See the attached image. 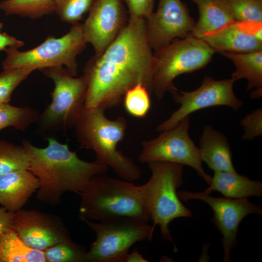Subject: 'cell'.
Segmentation results:
<instances>
[{
  "mask_svg": "<svg viewBox=\"0 0 262 262\" xmlns=\"http://www.w3.org/2000/svg\"><path fill=\"white\" fill-rule=\"evenodd\" d=\"M148 42L146 19L129 17L113 42L86 63L85 108H112L122 101L125 92L141 83L151 94L153 53Z\"/></svg>",
  "mask_w": 262,
  "mask_h": 262,
  "instance_id": "cell-1",
  "label": "cell"
},
{
  "mask_svg": "<svg viewBox=\"0 0 262 262\" xmlns=\"http://www.w3.org/2000/svg\"><path fill=\"white\" fill-rule=\"evenodd\" d=\"M47 140L48 144L44 148L38 147L27 140L22 142L29 157L28 170L38 180L37 197L45 203L58 205L62 195L67 192L79 194L92 177L106 173L109 169L96 161L81 159L66 144L53 137Z\"/></svg>",
  "mask_w": 262,
  "mask_h": 262,
  "instance_id": "cell-2",
  "label": "cell"
},
{
  "mask_svg": "<svg viewBox=\"0 0 262 262\" xmlns=\"http://www.w3.org/2000/svg\"><path fill=\"white\" fill-rule=\"evenodd\" d=\"M105 111L101 107L84 108L74 126L77 140L82 147L95 152V161L112 169L121 179L138 180L141 169L117 149L125 135L127 120L121 116L109 119Z\"/></svg>",
  "mask_w": 262,
  "mask_h": 262,
  "instance_id": "cell-3",
  "label": "cell"
},
{
  "mask_svg": "<svg viewBox=\"0 0 262 262\" xmlns=\"http://www.w3.org/2000/svg\"><path fill=\"white\" fill-rule=\"evenodd\" d=\"M81 197L79 218L103 221L121 217L149 221L137 185L106 173L92 177L79 194Z\"/></svg>",
  "mask_w": 262,
  "mask_h": 262,
  "instance_id": "cell-4",
  "label": "cell"
},
{
  "mask_svg": "<svg viewBox=\"0 0 262 262\" xmlns=\"http://www.w3.org/2000/svg\"><path fill=\"white\" fill-rule=\"evenodd\" d=\"M151 175L149 179L137 190L147 209L153 226H159L162 237L171 242L177 248L169 229L174 219L191 217V211L181 202L177 190L183 183V165L161 161L148 163Z\"/></svg>",
  "mask_w": 262,
  "mask_h": 262,
  "instance_id": "cell-5",
  "label": "cell"
},
{
  "mask_svg": "<svg viewBox=\"0 0 262 262\" xmlns=\"http://www.w3.org/2000/svg\"><path fill=\"white\" fill-rule=\"evenodd\" d=\"M54 82L51 101L39 114L37 132L44 135L65 132L74 126L84 108L87 81L83 74L76 77L63 66L41 70Z\"/></svg>",
  "mask_w": 262,
  "mask_h": 262,
  "instance_id": "cell-6",
  "label": "cell"
},
{
  "mask_svg": "<svg viewBox=\"0 0 262 262\" xmlns=\"http://www.w3.org/2000/svg\"><path fill=\"white\" fill-rule=\"evenodd\" d=\"M215 51L202 39L188 36L177 39L153 53L152 93L162 99L175 89L174 80L181 74L205 67Z\"/></svg>",
  "mask_w": 262,
  "mask_h": 262,
  "instance_id": "cell-7",
  "label": "cell"
},
{
  "mask_svg": "<svg viewBox=\"0 0 262 262\" xmlns=\"http://www.w3.org/2000/svg\"><path fill=\"white\" fill-rule=\"evenodd\" d=\"M82 23L73 24L63 36H49L37 47L24 51L9 47L4 51L6 57L2 62L3 69L27 68L41 70L58 66H66L70 75H78L77 56L86 47Z\"/></svg>",
  "mask_w": 262,
  "mask_h": 262,
  "instance_id": "cell-8",
  "label": "cell"
},
{
  "mask_svg": "<svg viewBox=\"0 0 262 262\" xmlns=\"http://www.w3.org/2000/svg\"><path fill=\"white\" fill-rule=\"evenodd\" d=\"M96 234L87 253V262H125L134 244L150 241L155 227L147 220L121 217L103 221L82 219Z\"/></svg>",
  "mask_w": 262,
  "mask_h": 262,
  "instance_id": "cell-9",
  "label": "cell"
},
{
  "mask_svg": "<svg viewBox=\"0 0 262 262\" xmlns=\"http://www.w3.org/2000/svg\"><path fill=\"white\" fill-rule=\"evenodd\" d=\"M189 116L176 126L161 132L157 137L141 142L138 161L142 164L161 161L186 165L192 167L209 184L212 177L203 168L199 148L190 138Z\"/></svg>",
  "mask_w": 262,
  "mask_h": 262,
  "instance_id": "cell-10",
  "label": "cell"
},
{
  "mask_svg": "<svg viewBox=\"0 0 262 262\" xmlns=\"http://www.w3.org/2000/svg\"><path fill=\"white\" fill-rule=\"evenodd\" d=\"M235 81L232 78L216 80L205 76L200 86L189 92L179 90L176 88L170 92L174 100L180 107L169 118L159 124L156 131L162 132L178 125L186 116L196 111L215 106H226L235 111L242 105L233 91Z\"/></svg>",
  "mask_w": 262,
  "mask_h": 262,
  "instance_id": "cell-11",
  "label": "cell"
},
{
  "mask_svg": "<svg viewBox=\"0 0 262 262\" xmlns=\"http://www.w3.org/2000/svg\"><path fill=\"white\" fill-rule=\"evenodd\" d=\"M181 200L195 199L204 201L213 212L212 221L223 236V262L231 261L230 253L237 244L239 226L247 215L261 214L262 208L247 198L233 199L211 196L203 191L192 192L182 190L178 192Z\"/></svg>",
  "mask_w": 262,
  "mask_h": 262,
  "instance_id": "cell-12",
  "label": "cell"
},
{
  "mask_svg": "<svg viewBox=\"0 0 262 262\" xmlns=\"http://www.w3.org/2000/svg\"><path fill=\"white\" fill-rule=\"evenodd\" d=\"M146 22L148 42L155 50L191 35L196 23L181 0H159Z\"/></svg>",
  "mask_w": 262,
  "mask_h": 262,
  "instance_id": "cell-13",
  "label": "cell"
},
{
  "mask_svg": "<svg viewBox=\"0 0 262 262\" xmlns=\"http://www.w3.org/2000/svg\"><path fill=\"white\" fill-rule=\"evenodd\" d=\"M128 21L122 0H93L82 27L85 40L93 47L95 54L104 51Z\"/></svg>",
  "mask_w": 262,
  "mask_h": 262,
  "instance_id": "cell-14",
  "label": "cell"
},
{
  "mask_svg": "<svg viewBox=\"0 0 262 262\" xmlns=\"http://www.w3.org/2000/svg\"><path fill=\"white\" fill-rule=\"evenodd\" d=\"M11 229L27 246L41 251L72 241L59 217L36 210L21 209L15 213Z\"/></svg>",
  "mask_w": 262,
  "mask_h": 262,
  "instance_id": "cell-15",
  "label": "cell"
},
{
  "mask_svg": "<svg viewBox=\"0 0 262 262\" xmlns=\"http://www.w3.org/2000/svg\"><path fill=\"white\" fill-rule=\"evenodd\" d=\"M39 185L38 179L29 170L0 176V206L11 212L19 211Z\"/></svg>",
  "mask_w": 262,
  "mask_h": 262,
  "instance_id": "cell-16",
  "label": "cell"
},
{
  "mask_svg": "<svg viewBox=\"0 0 262 262\" xmlns=\"http://www.w3.org/2000/svg\"><path fill=\"white\" fill-rule=\"evenodd\" d=\"M201 39L215 52H247L262 49V41L245 31L237 21L205 34Z\"/></svg>",
  "mask_w": 262,
  "mask_h": 262,
  "instance_id": "cell-17",
  "label": "cell"
},
{
  "mask_svg": "<svg viewBox=\"0 0 262 262\" xmlns=\"http://www.w3.org/2000/svg\"><path fill=\"white\" fill-rule=\"evenodd\" d=\"M199 149L202 161L214 172L236 171L226 137L210 125L203 128Z\"/></svg>",
  "mask_w": 262,
  "mask_h": 262,
  "instance_id": "cell-18",
  "label": "cell"
},
{
  "mask_svg": "<svg viewBox=\"0 0 262 262\" xmlns=\"http://www.w3.org/2000/svg\"><path fill=\"white\" fill-rule=\"evenodd\" d=\"M209 186L203 192L211 194L218 191L225 197L233 198H247L251 196L260 197L262 195V182L253 180L235 172L217 171Z\"/></svg>",
  "mask_w": 262,
  "mask_h": 262,
  "instance_id": "cell-19",
  "label": "cell"
},
{
  "mask_svg": "<svg viewBox=\"0 0 262 262\" xmlns=\"http://www.w3.org/2000/svg\"><path fill=\"white\" fill-rule=\"evenodd\" d=\"M197 6L199 18L191 35L202 38L235 19L226 0H191Z\"/></svg>",
  "mask_w": 262,
  "mask_h": 262,
  "instance_id": "cell-20",
  "label": "cell"
},
{
  "mask_svg": "<svg viewBox=\"0 0 262 262\" xmlns=\"http://www.w3.org/2000/svg\"><path fill=\"white\" fill-rule=\"evenodd\" d=\"M221 54L230 59L235 69L231 78L235 81L240 79L247 81L246 89L255 88L252 93V98L262 96V49L247 52H221Z\"/></svg>",
  "mask_w": 262,
  "mask_h": 262,
  "instance_id": "cell-21",
  "label": "cell"
},
{
  "mask_svg": "<svg viewBox=\"0 0 262 262\" xmlns=\"http://www.w3.org/2000/svg\"><path fill=\"white\" fill-rule=\"evenodd\" d=\"M0 262H46L43 251L33 248L12 229L0 234Z\"/></svg>",
  "mask_w": 262,
  "mask_h": 262,
  "instance_id": "cell-22",
  "label": "cell"
},
{
  "mask_svg": "<svg viewBox=\"0 0 262 262\" xmlns=\"http://www.w3.org/2000/svg\"><path fill=\"white\" fill-rule=\"evenodd\" d=\"M0 9L6 15H19L32 19L54 12L53 0H3Z\"/></svg>",
  "mask_w": 262,
  "mask_h": 262,
  "instance_id": "cell-23",
  "label": "cell"
},
{
  "mask_svg": "<svg viewBox=\"0 0 262 262\" xmlns=\"http://www.w3.org/2000/svg\"><path fill=\"white\" fill-rule=\"evenodd\" d=\"M38 112L30 107H17L9 103L0 104V131L8 127H13L22 131L36 123Z\"/></svg>",
  "mask_w": 262,
  "mask_h": 262,
  "instance_id": "cell-24",
  "label": "cell"
},
{
  "mask_svg": "<svg viewBox=\"0 0 262 262\" xmlns=\"http://www.w3.org/2000/svg\"><path fill=\"white\" fill-rule=\"evenodd\" d=\"M28 155L22 145L0 140V176L12 172L28 170Z\"/></svg>",
  "mask_w": 262,
  "mask_h": 262,
  "instance_id": "cell-25",
  "label": "cell"
},
{
  "mask_svg": "<svg viewBox=\"0 0 262 262\" xmlns=\"http://www.w3.org/2000/svg\"><path fill=\"white\" fill-rule=\"evenodd\" d=\"M150 95L147 89L141 83L129 89L122 99L127 113L136 118L145 117L151 108Z\"/></svg>",
  "mask_w": 262,
  "mask_h": 262,
  "instance_id": "cell-26",
  "label": "cell"
},
{
  "mask_svg": "<svg viewBox=\"0 0 262 262\" xmlns=\"http://www.w3.org/2000/svg\"><path fill=\"white\" fill-rule=\"evenodd\" d=\"M43 251L46 262H87V251L72 240L58 243Z\"/></svg>",
  "mask_w": 262,
  "mask_h": 262,
  "instance_id": "cell-27",
  "label": "cell"
},
{
  "mask_svg": "<svg viewBox=\"0 0 262 262\" xmlns=\"http://www.w3.org/2000/svg\"><path fill=\"white\" fill-rule=\"evenodd\" d=\"M94 0H53L54 12L64 22L79 23L89 12Z\"/></svg>",
  "mask_w": 262,
  "mask_h": 262,
  "instance_id": "cell-28",
  "label": "cell"
},
{
  "mask_svg": "<svg viewBox=\"0 0 262 262\" xmlns=\"http://www.w3.org/2000/svg\"><path fill=\"white\" fill-rule=\"evenodd\" d=\"M3 70L0 73V104L9 103L14 91L33 71L27 68Z\"/></svg>",
  "mask_w": 262,
  "mask_h": 262,
  "instance_id": "cell-29",
  "label": "cell"
},
{
  "mask_svg": "<svg viewBox=\"0 0 262 262\" xmlns=\"http://www.w3.org/2000/svg\"><path fill=\"white\" fill-rule=\"evenodd\" d=\"M235 21L262 22V0H226Z\"/></svg>",
  "mask_w": 262,
  "mask_h": 262,
  "instance_id": "cell-30",
  "label": "cell"
},
{
  "mask_svg": "<svg viewBox=\"0 0 262 262\" xmlns=\"http://www.w3.org/2000/svg\"><path fill=\"white\" fill-rule=\"evenodd\" d=\"M243 128L244 140H252L262 134V111L261 108L253 111L241 121Z\"/></svg>",
  "mask_w": 262,
  "mask_h": 262,
  "instance_id": "cell-31",
  "label": "cell"
},
{
  "mask_svg": "<svg viewBox=\"0 0 262 262\" xmlns=\"http://www.w3.org/2000/svg\"><path fill=\"white\" fill-rule=\"evenodd\" d=\"M127 5L130 17L147 19L152 13L154 0H122Z\"/></svg>",
  "mask_w": 262,
  "mask_h": 262,
  "instance_id": "cell-32",
  "label": "cell"
},
{
  "mask_svg": "<svg viewBox=\"0 0 262 262\" xmlns=\"http://www.w3.org/2000/svg\"><path fill=\"white\" fill-rule=\"evenodd\" d=\"M237 22L247 33L262 41V22L251 21Z\"/></svg>",
  "mask_w": 262,
  "mask_h": 262,
  "instance_id": "cell-33",
  "label": "cell"
},
{
  "mask_svg": "<svg viewBox=\"0 0 262 262\" xmlns=\"http://www.w3.org/2000/svg\"><path fill=\"white\" fill-rule=\"evenodd\" d=\"M24 43L6 33H0V51L9 47L18 48L23 46Z\"/></svg>",
  "mask_w": 262,
  "mask_h": 262,
  "instance_id": "cell-34",
  "label": "cell"
},
{
  "mask_svg": "<svg viewBox=\"0 0 262 262\" xmlns=\"http://www.w3.org/2000/svg\"><path fill=\"white\" fill-rule=\"evenodd\" d=\"M14 213L0 206V234L11 228Z\"/></svg>",
  "mask_w": 262,
  "mask_h": 262,
  "instance_id": "cell-35",
  "label": "cell"
},
{
  "mask_svg": "<svg viewBox=\"0 0 262 262\" xmlns=\"http://www.w3.org/2000/svg\"><path fill=\"white\" fill-rule=\"evenodd\" d=\"M148 261L145 259L143 256L136 249L131 253H129L125 262H147Z\"/></svg>",
  "mask_w": 262,
  "mask_h": 262,
  "instance_id": "cell-36",
  "label": "cell"
},
{
  "mask_svg": "<svg viewBox=\"0 0 262 262\" xmlns=\"http://www.w3.org/2000/svg\"><path fill=\"white\" fill-rule=\"evenodd\" d=\"M3 24L0 22V30L2 28Z\"/></svg>",
  "mask_w": 262,
  "mask_h": 262,
  "instance_id": "cell-37",
  "label": "cell"
}]
</instances>
